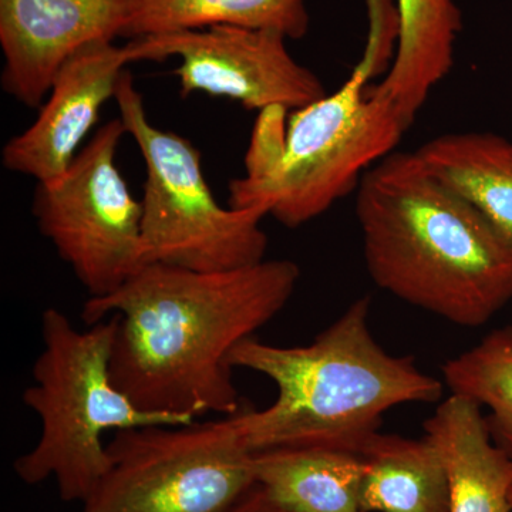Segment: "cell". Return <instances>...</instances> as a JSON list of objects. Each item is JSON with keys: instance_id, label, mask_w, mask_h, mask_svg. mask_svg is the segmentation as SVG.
<instances>
[{"instance_id": "1", "label": "cell", "mask_w": 512, "mask_h": 512, "mask_svg": "<svg viewBox=\"0 0 512 512\" xmlns=\"http://www.w3.org/2000/svg\"><path fill=\"white\" fill-rule=\"evenodd\" d=\"M299 278L289 259L220 272L148 264L119 291L87 299L82 319L116 316L111 377L138 409L229 417L242 410L229 355L285 308Z\"/></svg>"}, {"instance_id": "2", "label": "cell", "mask_w": 512, "mask_h": 512, "mask_svg": "<svg viewBox=\"0 0 512 512\" xmlns=\"http://www.w3.org/2000/svg\"><path fill=\"white\" fill-rule=\"evenodd\" d=\"M356 190L367 271L380 289L466 328L511 301L512 249L416 153L393 151Z\"/></svg>"}, {"instance_id": "3", "label": "cell", "mask_w": 512, "mask_h": 512, "mask_svg": "<svg viewBox=\"0 0 512 512\" xmlns=\"http://www.w3.org/2000/svg\"><path fill=\"white\" fill-rule=\"evenodd\" d=\"M370 299H357L306 346L282 348L254 338L229 355L231 367L261 373L278 389L271 406L232 419L251 453L325 447L360 454L383 414L407 403H434L443 383L390 355L369 328Z\"/></svg>"}, {"instance_id": "4", "label": "cell", "mask_w": 512, "mask_h": 512, "mask_svg": "<svg viewBox=\"0 0 512 512\" xmlns=\"http://www.w3.org/2000/svg\"><path fill=\"white\" fill-rule=\"evenodd\" d=\"M397 40L384 19L370 20L365 55L335 93L293 110L284 147L261 177L229 183L228 207H261L288 228L315 220L359 185L363 174L389 156L407 127L383 97L366 92Z\"/></svg>"}, {"instance_id": "5", "label": "cell", "mask_w": 512, "mask_h": 512, "mask_svg": "<svg viewBox=\"0 0 512 512\" xmlns=\"http://www.w3.org/2000/svg\"><path fill=\"white\" fill-rule=\"evenodd\" d=\"M116 330V316L79 330L59 309L42 315L43 352L33 366L35 383L23 393L42 433L29 453L16 458L13 470L29 485L55 478L64 503L83 504L109 470L107 431L194 423L143 412L114 384L110 363Z\"/></svg>"}, {"instance_id": "6", "label": "cell", "mask_w": 512, "mask_h": 512, "mask_svg": "<svg viewBox=\"0 0 512 512\" xmlns=\"http://www.w3.org/2000/svg\"><path fill=\"white\" fill-rule=\"evenodd\" d=\"M114 100L146 163L141 231L148 264L220 272L265 261L268 237L261 222L268 211L224 208L215 200L200 150L180 134L151 124L128 70Z\"/></svg>"}, {"instance_id": "7", "label": "cell", "mask_w": 512, "mask_h": 512, "mask_svg": "<svg viewBox=\"0 0 512 512\" xmlns=\"http://www.w3.org/2000/svg\"><path fill=\"white\" fill-rule=\"evenodd\" d=\"M110 467L83 512H232L258 487L232 416L114 431Z\"/></svg>"}, {"instance_id": "8", "label": "cell", "mask_w": 512, "mask_h": 512, "mask_svg": "<svg viewBox=\"0 0 512 512\" xmlns=\"http://www.w3.org/2000/svg\"><path fill=\"white\" fill-rule=\"evenodd\" d=\"M126 134L120 117L101 126L66 173L37 183L33 197L37 228L90 298L119 291L148 265L141 201L128 190L116 164Z\"/></svg>"}, {"instance_id": "9", "label": "cell", "mask_w": 512, "mask_h": 512, "mask_svg": "<svg viewBox=\"0 0 512 512\" xmlns=\"http://www.w3.org/2000/svg\"><path fill=\"white\" fill-rule=\"evenodd\" d=\"M131 63L180 57L175 70L183 97H227L247 110L293 111L325 97L319 77L296 62L275 30L218 25L138 37L127 43Z\"/></svg>"}, {"instance_id": "10", "label": "cell", "mask_w": 512, "mask_h": 512, "mask_svg": "<svg viewBox=\"0 0 512 512\" xmlns=\"http://www.w3.org/2000/svg\"><path fill=\"white\" fill-rule=\"evenodd\" d=\"M128 63L127 47L113 40H94L77 50L57 72L32 126L3 147V167L37 183L62 177L99 123L101 107L116 97Z\"/></svg>"}, {"instance_id": "11", "label": "cell", "mask_w": 512, "mask_h": 512, "mask_svg": "<svg viewBox=\"0 0 512 512\" xmlns=\"http://www.w3.org/2000/svg\"><path fill=\"white\" fill-rule=\"evenodd\" d=\"M123 28L124 0H0L3 92L39 109L70 56Z\"/></svg>"}, {"instance_id": "12", "label": "cell", "mask_w": 512, "mask_h": 512, "mask_svg": "<svg viewBox=\"0 0 512 512\" xmlns=\"http://www.w3.org/2000/svg\"><path fill=\"white\" fill-rule=\"evenodd\" d=\"M424 430L446 467L448 512H512V458L491 441L480 404L451 394Z\"/></svg>"}, {"instance_id": "13", "label": "cell", "mask_w": 512, "mask_h": 512, "mask_svg": "<svg viewBox=\"0 0 512 512\" xmlns=\"http://www.w3.org/2000/svg\"><path fill=\"white\" fill-rule=\"evenodd\" d=\"M397 42L389 73L372 90L409 128L430 93L451 72L463 28L456 0H396Z\"/></svg>"}, {"instance_id": "14", "label": "cell", "mask_w": 512, "mask_h": 512, "mask_svg": "<svg viewBox=\"0 0 512 512\" xmlns=\"http://www.w3.org/2000/svg\"><path fill=\"white\" fill-rule=\"evenodd\" d=\"M439 183L466 201L512 249V143L493 133H451L414 151Z\"/></svg>"}, {"instance_id": "15", "label": "cell", "mask_w": 512, "mask_h": 512, "mask_svg": "<svg viewBox=\"0 0 512 512\" xmlns=\"http://www.w3.org/2000/svg\"><path fill=\"white\" fill-rule=\"evenodd\" d=\"M254 461L258 487L286 512H366L359 454L289 447L259 451Z\"/></svg>"}, {"instance_id": "16", "label": "cell", "mask_w": 512, "mask_h": 512, "mask_svg": "<svg viewBox=\"0 0 512 512\" xmlns=\"http://www.w3.org/2000/svg\"><path fill=\"white\" fill-rule=\"evenodd\" d=\"M359 456L366 512H448L446 467L429 437L376 433Z\"/></svg>"}, {"instance_id": "17", "label": "cell", "mask_w": 512, "mask_h": 512, "mask_svg": "<svg viewBox=\"0 0 512 512\" xmlns=\"http://www.w3.org/2000/svg\"><path fill=\"white\" fill-rule=\"evenodd\" d=\"M305 0H124L121 36L160 35L228 25L275 30L286 39L308 33Z\"/></svg>"}, {"instance_id": "18", "label": "cell", "mask_w": 512, "mask_h": 512, "mask_svg": "<svg viewBox=\"0 0 512 512\" xmlns=\"http://www.w3.org/2000/svg\"><path fill=\"white\" fill-rule=\"evenodd\" d=\"M441 372L451 394L490 410L494 429L512 448V326L488 333L444 363Z\"/></svg>"}, {"instance_id": "19", "label": "cell", "mask_w": 512, "mask_h": 512, "mask_svg": "<svg viewBox=\"0 0 512 512\" xmlns=\"http://www.w3.org/2000/svg\"><path fill=\"white\" fill-rule=\"evenodd\" d=\"M232 512H286L279 505H276L271 498L256 487L251 494L242 501Z\"/></svg>"}, {"instance_id": "20", "label": "cell", "mask_w": 512, "mask_h": 512, "mask_svg": "<svg viewBox=\"0 0 512 512\" xmlns=\"http://www.w3.org/2000/svg\"><path fill=\"white\" fill-rule=\"evenodd\" d=\"M511 507H512V490H511Z\"/></svg>"}]
</instances>
